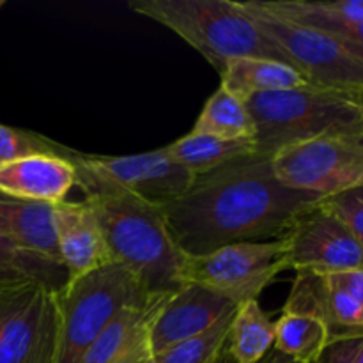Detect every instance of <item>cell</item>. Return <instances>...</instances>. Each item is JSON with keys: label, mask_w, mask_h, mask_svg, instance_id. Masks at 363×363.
Returning <instances> with one entry per match:
<instances>
[{"label": "cell", "mask_w": 363, "mask_h": 363, "mask_svg": "<svg viewBox=\"0 0 363 363\" xmlns=\"http://www.w3.org/2000/svg\"><path fill=\"white\" fill-rule=\"evenodd\" d=\"M318 202L280 184L269 156L252 155L197 176L183 197L160 211L177 250L201 257L234 243L282 238Z\"/></svg>", "instance_id": "cell-1"}, {"label": "cell", "mask_w": 363, "mask_h": 363, "mask_svg": "<svg viewBox=\"0 0 363 363\" xmlns=\"http://www.w3.org/2000/svg\"><path fill=\"white\" fill-rule=\"evenodd\" d=\"M113 262L126 266L149 296H170L184 286V255L167 230L162 211L149 202L110 188H84Z\"/></svg>", "instance_id": "cell-2"}, {"label": "cell", "mask_w": 363, "mask_h": 363, "mask_svg": "<svg viewBox=\"0 0 363 363\" xmlns=\"http://www.w3.org/2000/svg\"><path fill=\"white\" fill-rule=\"evenodd\" d=\"M245 105L255 124L257 155L325 137L363 142V106L353 94L303 85L250 96Z\"/></svg>", "instance_id": "cell-3"}, {"label": "cell", "mask_w": 363, "mask_h": 363, "mask_svg": "<svg viewBox=\"0 0 363 363\" xmlns=\"http://www.w3.org/2000/svg\"><path fill=\"white\" fill-rule=\"evenodd\" d=\"M131 11L165 25L197 50L220 74L238 57L286 62L240 2L233 0H133Z\"/></svg>", "instance_id": "cell-4"}, {"label": "cell", "mask_w": 363, "mask_h": 363, "mask_svg": "<svg viewBox=\"0 0 363 363\" xmlns=\"http://www.w3.org/2000/svg\"><path fill=\"white\" fill-rule=\"evenodd\" d=\"M137 277L119 262L67 280L57 293L59 337L55 363H78L87 347L123 308L151 303Z\"/></svg>", "instance_id": "cell-5"}, {"label": "cell", "mask_w": 363, "mask_h": 363, "mask_svg": "<svg viewBox=\"0 0 363 363\" xmlns=\"http://www.w3.org/2000/svg\"><path fill=\"white\" fill-rule=\"evenodd\" d=\"M259 30L308 85L358 96L363 92V48L321 28L264 9L259 0L240 2Z\"/></svg>", "instance_id": "cell-6"}, {"label": "cell", "mask_w": 363, "mask_h": 363, "mask_svg": "<svg viewBox=\"0 0 363 363\" xmlns=\"http://www.w3.org/2000/svg\"><path fill=\"white\" fill-rule=\"evenodd\" d=\"M77 184L84 188H110L130 194L162 208L183 197L195 176L174 162L165 149L130 156H96L71 151Z\"/></svg>", "instance_id": "cell-7"}, {"label": "cell", "mask_w": 363, "mask_h": 363, "mask_svg": "<svg viewBox=\"0 0 363 363\" xmlns=\"http://www.w3.org/2000/svg\"><path fill=\"white\" fill-rule=\"evenodd\" d=\"M287 268L289 257L284 236L275 241H245L201 257L184 255L181 282L208 287L241 305L257 300L275 277Z\"/></svg>", "instance_id": "cell-8"}, {"label": "cell", "mask_w": 363, "mask_h": 363, "mask_svg": "<svg viewBox=\"0 0 363 363\" xmlns=\"http://www.w3.org/2000/svg\"><path fill=\"white\" fill-rule=\"evenodd\" d=\"M269 163L280 184L319 201L363 184V142L350 138L284 145L269 156Z\"/></svg>", "instance_id": "cell-9"}, {"label": "cell", "mask_w": 363, "mask_h": 363, "mask_svg": "<svg viewBox=\"0 0 363 363\" xmlns=\"http://www.w3.org/2000/svg\"><path fill=\"white\" fill-rule=\"evenodd\" d=\"M57 293L38 284L0 287V363H55Z\"/></svg>", "instance_id": "cell-10"}, {"label": "cell", "mask_w": 363, "mask_h": 363, "mask_svg": "<svg viewBox=\"0 0 363 363\" xmlns=\"http://www.w3.org/2000/svg\"><path fill=\"white\" fill-rule=\"evenodd\" d=\"M289 268L319 275L363 268V248L333 213L314 204L301 211L284 234Z\"/></svg>", "instance_id": "cell-11"}, {"label": "cell", "mask_w": 363, "mask_h": 363, "mask_svg": "<svg viewBox=\"0 0 363 363\" xmlns=\"http://www.w3.org/2000/svg\"><path fill=\"white\" fill-rule=\"evenodd\" d=\"M236 308L234 301L208 287L184 284L162 305L149 323L152 351L155 354L162 353L174 344L208 332L215 323Z\"/></svg>", "instance_id": "cell-12"}, {"label": "cell", "mask_w": 363, "mask_h": 363, "mask_svg": "<svg viewBox=\"0 0 363 363\" xmlns=\"http://www.w3.org/2000/svg\"><path fill=\"white\" fill-rule=\"evenodd\" d=\"M282 312L318 318L326 326L330 344L363 337V305L319 273L296 272Z\"/></svg>", "instance_id": "cell-13"}, {"label": "cell", "mask_w": 363, "mask_h": 363, "mask_svg": "<svg viewBox=\"0 0 363 363\" xmlns=\"http://www.w3.org/2000/svg\"><path fill=\"white\" fill-rule=\"evenodd\" d=\"M55 230L60 259L69 272V279L113 262L101 225L85 201L57 204Z\"/></svg>", "instance_id": "cell-14"}, {"label": "cell", "mask_w": 363, "mask_h": 363, "mask_svg": "<svg viewBox=\"0 0 363 363\" xmlns=\"http://www.w3.org/2000/svg\"><path fill=\"white\" fill-rule=\"evenodd\" d=\"M74 184L73 162L62 156H27L0 165V194L9 197L57 206L66 201Z\"/></svg>", "instance_id": "cell-15"}, {"label": "cell", "mask_w": 363, "mask_h": 363, "mask_svg": "<svg viewBox=\"0 0 363 363\" xmlns=\"http://www.w3.org/2000/svg\"><path fill=\"white\" fill-rule=\"evenodd\" d=\"M0 233L16 247L64 264L55 230V206L0 194Z\"/></svg>", "instance_id": "cell-16"}, {"label": "cell", "mask_w": 363, "mask_h": 363, "mask_svg": "<svg viewBox=\"0 0 363 363\" xmlns=\"http://www.w3.org/2000/svg\"><path fill=\"white\" fill-rule=\"evenodd\" d=\"M220 77H222L220 87L236 96L241 101H247L250 96L255 94L291 91V89L308 85L307 80L289 64L261 59V57L230 59Z\"/></svg>", "instance_id": "cell-17"}, {"label": "cell", "mask_w": 363, "mask_h": 363, "mask_svg": "<svg viewBox=\"0 0 363 363\" xmlns=\"http://www.w3.org/2000/svg\"><path fill=\"white\" fill-rule=\"evenodd\" d=\"M163 149L174 162L186 167L195 177L211 172L234 160L257 155L255 138L230 140V138L194 133V131L177 138Z\"/></svg>", "instance_id": "cell-18"}, {"label": "cell", "mask_w": 363, "mask_h": 363, "mask_svg": "<svg viewBox=\"0 0 363 363\" xmlns=\"http://www.w3.org/2000/svg\"><path fill=\"white\" fill-rule=\"evenodd\" d=\"M67 280L69 272L66 266L16 247L6 234L0 233V287L38 284L60 293Z\"/></svg>", "instance_id": "cell-19"}, {"label": "cell", "mask_w": 363, "mask_h": 363, "mask_svg": "<svg viewBox=\"0 0 363 363\" xmlns=\"http://www.w3.org/2000/svg\"><path fill=\"white\" fill-rule=\"evenodd\" d=\"M172 296V294H170ZM170 296H162L151 303L126 307L112 319L108 326L98 335V339L87 347L78 363H113L131 344L137 340L142 330L152 321L156 312Z\"/></svg>", "instance_id": "cell-20"}, {"label": "cell", "mask_w": 363, "mask_h": 363, "mask_svg": "<svg viewBox=\"0 0 363 363\" xmlns=\"http://www.w3.org/2000/svg\"><path fill=\"white\" fill-rule=\"evenodd\" d=\"M225 346L234 363H259L275 347V323L257 300L238 305Z\"/></svg>", "instance_id": "cell-21"}, {"label": "cell", "mask_w": 363, "mask_h": 363, "mask_svg": "<svg viewBox=\"0 0 363 363\" xmlns=\"http://www.w3.org/2000/svg\"><path fill=\"white\" fill-rule=\"evenodd\" d=\"M330 344L323 321L308 314L282 312L275 323V350L298 363H314Z\"/></svg>", "instance_id": "cell-22"}, {"label": "cell", "mask_w": 363, "mask_h": 363, "mask_svg": "<svg viewBox=\"0 0 363 363\" xmlns=\"http://www.w3.org/2000/svg\"><path fill=\"white\" fill-rule=\"evenodd\" d=\"M194 133L213 135L220 138H255V124L245 101L220 87L206 101L195 121Z\"/></svg>", "instance_id": "cell-23"}, {"label": "cell", "mask_w": 363, "mask_h": 363, "mask_svg": "<svg viewBox=\"0 0 363 363\" xmlns=\"http://www.w3.org/2000/svg\"><path fill=\"white\" fill-rule=\"evenodd\" d=\"M264 9L289 18L298 23L314 21H335V23H357L363 21V0H259Z\"/></svg>", "instance_id": "cell-24"}, {"label": "cell", "mask_w": 363, "mask_h": 363, "mask_svg": "<svg viewBox=\"0 0 363 363\" xmlns=\"http://www.w3.org/2000/svg\"><path fill=\"white\" fill-rule=\"evenodd\" d=\"M236 311L215 323L208 332L156 353V363H216L227 344V335Z\"/></svg>", "instance_id": "cell-25"}, {"label": "cell", "mask_w": 363, "mask_h": 363, "mask_svg": "<svg viewBox=\"0 0 363 363\" xmlns=\"http://www.w3.org/2000/svg\"><path fill=\"white\" fill-rule=\"evenodd\" d=\"M71 151L73 149L66 147V145L59 144V142L52 140L45 135L0 124V165L38 155L69 158Z\"/></svg>", "instance_id": "cell-26"}, {"label": "cell", "mask_w": 363, "mask_h": 363, "mask_svg": "<svg viewBox=\"0 0 363 363\" xmlns=\"http://www.w3.org/2000/svg\"><path fill=\"white\" fill-rule=\"evenodd\" d=\"M319 204L333 213L351 230L354 240L363 248V184L333 197L323 199Z\"/></svg>", "instance_id": "cell-27"}, {"label": "cell", "mask_w": 363, "mask_h": 363, "mask_svg": "<svg viewBox=\"0 0 363 363\" xmlns=\"http://www.w3.org/2000/svg\"><path fill=\"white\" fill-rule=\"evenodd\" d=\"M314 363H363V337L328 344Z\"/></svg>", "instance_id": "cell-28"}, {"label": "cell", "mask_w": 363, "mask_h": 363, "mask_svg": "<svg viewBox=\"0 0 363 363\" xmlns=\"http://www.w3.org/2000/svg\"><path fill=\"white\" fill-rule=\"evenodd\" d=\"M113 363H156V354L152 351L151 340H149V325Z\"/></svg>", "instance_id": "cell-29"}, {"label": "cell", "mask_w": 363, "mask_h": 363, "mask_svg": "<svg viewBox=\"0 0 363 363\" xmlns=\"http://www.w3.org/2000/svg\"><path fill=\"white\" fill-rule=\"evenodd\" d=\"M311 25V27L321 28V30L330 32V34L337 35L340 39L353 43L363 48V21L357 23H335V21H314V23H303Z\"/></svg>", "instance_id": "cell-30"}, {"label": "cell", "mask_w": 363, "mask_h": 363, "mask_svg": "<svg viewBox=\"0 0 363 363\" xmlns=\"http://www.w3.org/2000/svg\"><path fill=\"white\" fill-rule=\"evenodd\" d=\"M325 277L328 279L330 284L350 293L354 300H358L363 305V268L342 273H332V275Z\"/></svg>", "instance_id": "cell-31"}, {"label": "cell", "mask_w": 363, "mask_h": 363, "mask_svg": "<svg viewBox=\"0 0 363 363\" xmlns=\"http://www.w3.org/2000/svg\"><path fill=\"white\" fill-rule=\"evenodd\" d=\"M259 363H298V362H294L293 358L286 357V354L280 353V351H277L275 347H273V350L266 354L264 360L259 362Z\"/></svg>", "instance_id": "cell-32"}, {"label": "cell", "mask_w": 363, "mask_h": 363, "mask_svg": "<svg viewBox=\"0 0 363 363\" xmlns=\"http://www.w3.org/2000/svg\"><path fill=\"white\" fill-rule=\"evenodd\" d=\"M357 99H358V103H360V105L363 106V92H362V94L357 96Z\"/></svg>", "instance_id": "cell-33"}, {"label": "cell", "mask_w": 363, "mask_h": 363, "mask_svg": "<svg viewBox=\"0 0 363 363\" xmlns=\"http://www.w3.org/2000/svg\"><path fill=\"white\" fill-rule=\"evenodd\" d=\"M4 4H6V2H4V0H0V7H4Z\"/></svg>", "instance_id": "cell-34"}]
</instances>
